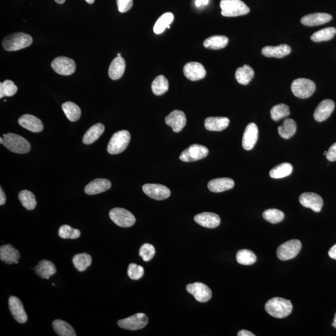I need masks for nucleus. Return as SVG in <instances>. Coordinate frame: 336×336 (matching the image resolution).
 <instances>
[{"label":"nucleus","mask_w":336,"mask_h":336,"mask_svg":"<svg viewBox=\"0 0 336 336\" xmlns=\"http://www.w3.org/2000/svg\"><path fill=\"white\" fill-rule=\"evenodd\" d=\"M265 310L276 318H284L292 313L293 306L290 300L276 297L270 299L265 304Z\"/></svg>","instance_id":"f257e3e1"},{"label":"nucleus","mask_w":336,"mask_h":336,"mask_svg":"<svg viewBox=\"0 0 336 336\" xmlns=\"http://www.w3.org/2000/svg\"><path fill=\"white\" fill-rule=\"evenodd\" d=\"M33 43L31 36L23 33H13L4 38L3 46L7 51H16L29 47Z\"/></svg>","instance_id":"f03ea898"},{"label":"nucleus","mask_w":336,"mask_h":336,"mask_svg":"<svg viewBox=\"0 0 336 336\" xmlns=\"http://www.w3.org/2000/svg\"><path fill=\"white\" fill-rule=\"evenodd\" d=\"M3 145L9 151L18 154L28 153L30 151V143L25 138L15 134V133H7L3 135Z\"/></svg>","instance_id":"7ed1b4c3"},{"label":"nucleus","mask_w":336,"mask_h":336,"mask_svg":"<svg viewBox=\"0 0 336 336\" xmlns=\"http://www.w3.org/2000/svg\"><path fill=\"white\" fill-rule=\"evenodd\" d=\"M222 15L225 17H235L247 15L250 8L241 0H221Z\"/></svg>","instance_id":"20e7f679"},{"label":"nucleus","mask_w":336,"mask_h":336,"mask_svg":"<svg viewBox=\"0 0 336 336\" xmlns=\"http://www.w3.org/2000/svg\"><path fill=\"white\" fill-rule=\"evenodd\" d=\"M131 136L127 130L116 132L110 140L107 151L111 154H118L125 151L129 144Z\"/></svg>","instance_id":"39448f33"},{"label":"nucleus","mask_w":336,"mask_h":336,"mask_svg":"<svg viewBox=\"0 0 336 336\" xmlns=\"http://www.w3.org/2000/svg\"><path fill=\"white\" fill-rule=\"evenodd\" d=\"M291 89L295 96L300 99H307L315 92L316 85L308 78H299L293 81Z\"/></svg>","instance_id":"423d86ee"},{"label":"nucleus","mask_w":336,"mask_h":336,"mask_svg":"<svg viewBox=\"0 0 336 336\" xmlns=\"http://www.w3.org/2000/svg\"><path fill=\"white\" fill-rule=\"evenodd\" d=\"M301 247V243L299 240L296 239L289 240L278 248L276 252L278 258L283 261L294 259L299 253Z\"/></svg>","instance_id":"0eeeda50"},{"label":"nucleus","mask_w":336,"mask_h":336,"mask_svg":"<svg viewBox=\"0 0 336 336\" xmlns=\"http://www.w3.org/2000/svg\"><path fill=\"white\" fill-rule=\"evenodd\" d=\"M110 218L114 223L121 227H130L134 225L136 219L130 212L125 209H112L109 213Z\"/></svg>","instance_id":"6e6552de"},{"label":"nucleus","mask_w":336,"mask_h":336,"mask_svg":"<svg viewBox=\"0 0 336 336\" xmlns=\"http://www.w3.org/2000/svg\"><path fill=\"white\" fill-rule=\"evenodd\" d=\"M149 323V318L144 313H137L129 318L121 319L118 325L124 330L137 331L145 327Z\"/></svg>","instance_id":"1a4fd4ad"},{"label":"nucleus","mask_w":336,"mask_h":336,"mask_svg":"<svg viewBox=\"0 0 336 336\" xmlns=\"http://www.w3.org/2000/svg\"><path fill=\"white\" fill-rule=\"evenodd\" d=\"M209 150L202 145L194 144L190 145L185 151L181 152L180 158L184 162H192L200 160L208 155Z\"/></svg>","instance_id":"9d476101"},{"label":"nucleus","mask_w":336,"mask_h":336,"mask_svg":"<svg viewBox=\"0 0 336 336\" xmlns=\"http://www.w3.org/2000/svg\"><path fill=\"white\" fill-rule=\"evenodd\" d=\"M51 67L56 73L62 75H70L75 73V61L67 57L60 56L54 59Z\"/></svg>","instance_id":"9b49d317"},{"label":"nucleus","mask_w":336,"mask_h":336,"mask_svg":"<svg viewBox=\"0 0 336 336\" xmlns=\"http://www.w3.org/2000/svg\"><path fill=\"white\" fill-rule=\"evenodd\" d=\"M187 290L200 302H206L211 299L212 292L204 283L196 282L187 285Z\"/></svg>","instance_id":"f8f14e48"},{"label":"nucleus","mask_w":336,"mask_h":336,"mask_svg":"<svg viewBox=\"0 0 336 336\" xmlns=\"http://www.w3.org/2000/svg\"><path fill=\"white\" fill-rule=\"evenodd\" d=\"M143 190L148 196L158 201L168 199L171 195V190L168 187L158 184L145 185Z\"/></svg>","instance_id":"ddd939ff"},{"label":"nucleus","mask_w":336,"mask_h":336,"mask_svg":"<svg viewBox=\"0 0 336 336\" xmlns=\"http://www.w3.org/2000/svg\"><path fill=\"white\" fill-rule=\"evenodd\" d=\"M299 201L302 206L319 213L323 206V199L320 195L314 192H304L300 195Z\"/></svg>","instance_id":"4468645a"},{"label":"nucleus","mask_w":336,"mask_h":336,"mask_svg":"<svg viewBox=\"0 0 336 336\" xmlns=\"http://www.w3.org/2000/svg\"><path fill=\"white\" fill-rule=\"evenodd\" d=\"M183 72L186 77L192 81L202 79L206 75V71L203 65L197 62H190L186 64Z\"/></svg>","instance_id":"2eb2a0df"},{"label":"nucleus","mask_w":336,"mask_h":336,"mask_svg":"<svg viewBox=\"0 0 336 336\" xmlns=\"http://www.w3.org/2000/svg\"><path fill=\"white\" fill-rule=\"evenodd\" d=\"M259 129L256 123H250L245 128L242 138V147L245 150H251L257 144Z\"/></svg>","instance_id":"dca6fc26"},{"label":"nucleus","mask_w":336,"mask_h":336,"mask_svg":"<svg viewBox=\"0 0 336 336\" xmlns=\"http://www.w3.org/2000/svg\"><path fill=\"white\" fill-rule=\"evenodd\" d=\"M166 125L172 128L174 132H180L187 124V117L184 112L180 111H174L165 118Z\"/></svg>","instance_id":"f3484780"},{"label":"nucleus","mask_w":336,"mask_h":336,"mask_svg":"<svg viewBox=\"0 0 336 336\" xmlns=\"http://www.w3.org/2000/svg\"><path fill=\"white\" fill-rule=\"evenodd\" d=\"M8 302L9 310L15 320L19 323H25L28 320V316L20 299L17 297H10Z\"/></svg>","instance_id":"a211bd4d"},{"label":"nucleus","mask_w":336,"mask_h":336,"mask_svg":"<svg viewBox=\"0 0 336 336\" xmlns=\"http://www.w3.org/2000/svg\"><path fill=\"white\" fill-rule=\"evenodd\" d=\"M335 107V104L332 100L326 99L322 101L314 111V119L319 122L326 120L332 114Z\"/></svg>","instance_id":"6ab92c4d"},{"label":"nucleus","mask_w":336,"mask_h":336,"mask_svg":"<svg viewBox=\"0 0 336 336\" xmlns=\"http://www.w3.org/2000/svg\"><path fill=\"white\" fill-rule=\"evenodd\" d=\"M18 123L21 127L33 133H39L44 129L42 121L35 116L30 115V114H26L21 116L19 118Z\"/></svg>","instance_id":"aec40b11"},{"label":"nucleus","mask_w":336,"mask_h":336,"mask_svg":"<svg viewBox=\"0 0 336 336\" xmlns=\"http://www.w3.org/2000/svg\"><path fill=\"white\" fill-rule=\"evenodd\" d=\"M195 223L202 227L214 228L221 224V219L218 214L213 213H202L194 217Z\"/></svg>","instance_id":"412c9836"},{"label":"nucleus","mask_w":336,"mask_h":336,"mask_svg":"<svg viewBox=\"0 0 336 336\" xmlns=\"http://www.w3.org/2000/svg\"><path fill=\"white\" fill-rule=\"evenodd\" d=\"M111 181L106 179H97L90 182L85 187V192L88 195L99 194L111 189Z\"/></svg>","instance_id":"4be33fe9"},{"label":"nucleus","mask_w":336,"mask_h":336,"mask_svg":"<svg viewBox=\"0 0 336 336\" xmlns=\"http://www.w3.org/2000/svg\"><path fill=\"white\" fill-rule=\"evenodd\" d=\"M333 16L328 13H316L309 14L301 18L302 25L307 26H316L323 25L332 20Z\"/></svg>","instance_id":"5701e85b"},{"label":"nucleus","mask_w":336,"mask_h":336,"mask_svg":"<svg viewBox=\"0 0 336 336\" xmlns=\"http://www.w3.org/2000/svg\"><path fill=\"white\" fill-rule=\"evenodd\" d=\"M234 185V181L232 179L221 178L209 181L207 187L211 192L218 193L232 189Z\"/></svg>","instance_id":"b1692460"},{"label":"nucleus","mask_w":336,"mask_h":336,"mask_svg":"<svg viewBox=\"0 0 336 336\" xmlns=\"http://www.w3.org/2000/svg\"><path fill=\"white\" fill-rule=\"evenodd\" d=\"M292 49L287 44H281L278 46H265L261 50V53L267 58H282L288 56Z\"/></svg>","instance_id":"393cba45"},{"label":"nucleus","mask_w":336,"mask_h":336,"mask_svg":"<svg viewBox=\"0 0 336 336\" xmlns=\"http://www.w3.org/2000/svg\"><path fill=\"white\" fill-rule=\"evenodd\" d=\"M20 255L12 245H3L0 248V259L6 264L18 263Z\"/></svg>","instance_id":"a878e982"},{"label":"nucleus","mask_w":336,"mask_h":336,"mask_svg":"<svg viewBox=\"0 0 336 336\" xmlns=\"http://www.w3.org/2000/svg\"><path fill=\"white\" fill-rule=\"evenodd\" d=\"M230 120L227 117H208L205 120L204 126L207 130L212 132H221L225 130L229 125Z\"/></svg>","instance_id":"bb28decb"},{"label":"nucleus","mask_w":336,"mask_h":336,"mask_svg":"<svg viewBox=\"0 0 336 336\" xmlns=\"http://www.w3.org/2000/svg\"><path fill=\"white\" fill-rule=\"evenodd\" d=\"M125 61L122 57H117L112 62L109 67V75L112 80H118L122 77L125 71Z\"/></svg>","instance_id":"cd10ccee"},{"label":"nucleus","mask_w":336,"mask_h":336,"mask_svg":"<svg viewBox=\"0 0 336 336\" xmlns=\"http://www.w3.org/2000/svg\"><path fill=\"white\" fill-rule=\"evenodd\" d=\"M56 268L53 263L47 260H42L35 267L36 273L40 278L49 279L56 273Z\"/></svg>","instance_id":"c85d7f7f"},{"label":"nucleus","mask_w":336,"mask_h":336,"mask_svg":"<svg viewBox=\"0 0 336 336\" xmlns=\"http://www.w3.org/2000/svg\"><path fill=\"white\" fill-rule=\"evenodd\" d=\"M105 127L103 124L99 123L93 125L89 130L85 133L83 137V143L85 145H90L97 141L103 134Z\"/></svg>","instance_id":"c756f323"},{"label":"nucleus","mask_w":336,"mask_h":336,"mask_svg":"<svg viewBox=\"0 0 336 336\" xmlns=\"http://www.w3.org/2000/svg\"><path fill=\"white\" fill-rule=\"evenodd\" d=\"M297 130L296 121L292 118L285 119L282 125L278 128L279 135L284 139H290Z\"/></svg>","instance_id":"7c9ffc66"},{"label":"nucleus","mask_w":336,"mask_h":336,"mask_svg":"<svg viewBox=\"0 0 336 336\" xmlns=\"http://www.w3.org/2000/svg\"><path fill=\"white\" fill-rule=\"evenodd\" d=\"M255 73L253 69L248 65H244L238 68L235 72V78L240 84L246 85L254 77Z\"/></svg>","instance_id":"2f4dec72"},{"label":"nucleus","mask_w":336,"mask_h":336,"mask_svg":"<svg viewBox=\"0 0 336 336\" xmlns=\"http://www.w3.org/2000/svg\"><path fill=\"white\" fill-rule=\"evenodd\" d=\"M228 39L224 36H213L207 38L204 41V46L206 48L214 50L223 49L227 46Z\"/></svg>","instance_id":"473e14b6"},{"label":"nucleus","mask_w":336,"mask_h":336,"mask_svg":"<svg viewBox=\"0 0 336 336\" xmlns=\"http://www.w3.org/2000/svg\"><path fill=\"white\" fill-rule=\"evenodd\" d=\"M64 113L67 118L71 121H76L79 120L81 116L80 107L73 102H67L62 106Z\"/></svg>","instance_id":"72a5a7b5"},{"label":"nucleus","mask_w":336,"mask_h":336,"mask_svg":"<svg viewBox=\"0 0 336 336\" xmlns=\"http://www.w3.org/2000/svg\"><path fill=\"white\" fill-rule=\"evenodd\" d=\"M52 326L56 333L60 336H75L74 328L66 321L57 319L52 323Z\"/></svg>","instance_id":"f704fd0d"},{"label":"nucleus","mask_w":336,"mask_h":336,"mask_svg":"<svg viewBox=\"0 0 336 336\" xmlns=\"http://www.w3.org/2000/svg\"><path fill=\"white\" fill-rule=\"evenodd\" d=\"M73 262L75 268L82 272L90 266L92 259L91 256L86 253L78 254L73 257Z\"/></svg>","instance_id":"c9c22d12"},{"label":"nucleus","mask_w":336,"mask_h":336,"mask_svg":"<svg viewBox=\"0 0 336 336\" xmlns=\"http://www.w3.org/2000/svg\"><path fill=\"white\" fill-rule=\"evenodd\" d=\"M19 199L21 204L26 209L32 211L37 206V202L33 193L28 190H23L19 193Z\"/></svg>","instance_id":"e433bc0d"},{"label":"nucleus","mask_w":336,"mask_h":336,"mask_svg":"<svg viewBox=\"0 0 336 336\" xmlns=\"http://www.w3.org/2000/svg\"><path fill=\"white\" fill-rule=\"evenodd\" d=\"M293 166L292 164L288 163H283L273 168L270 171V176L271 178L281 179L287 177L292 173Z\"/></svg>","instance_id":"4c0bfd02"},{"label":"nucleus","mask_w":336,"mask_h":336,"mask_svg":"<svg viewBox=\"0 0 336 336\" xmlns=\"http://www.w3.org/2000/svg\"><path fill=\"white\" fill-rule=\"evenodd\" d=\"M174 20V15L171 13H166L161 16L154 26L153 31L157 35L163 33L166 28L170 26Z\"/></svg>","instance_id":"58836bf2"},{"label":"nucleus","mask_w":336,"mask_h":336,"mask_svg":"<svg viewBox=\"0 0 336 336\" xmlns=\"http://www.w3.org/2000/svg\"><path fill=\"white\" fill-rule=\"evenodd\" d=\"M151 89L154 95H161L165 94L169 89L168 79L164 75L158 76L152 81Z\"/></svg>","instance_id":"ea45409f"},{"label":"nucleus","mask_w":336,"mask_h":336,"mask_svg":"<svg viewBox=\"0 0 336 336\" xmlns=\"http://www.w3.org/2000/svg\"><path fill=\"white\" fill-rule=\"evenodd\" d=\"M336 34V28L329 27L314 33L311 36V39L313 41L316 42L327 41V40L333 39Z\"/></svg>","instance_id":"a19ab883"},{"label":"nucleus","mask_w":336,"mask_h":336,"mask_svg":"<svg viewBox=\"0 0 336 336\" xmlns=\"http://www.w3.org/2000/svg\"><path fill=\"white\" fill-rule=\"evenodd\" d=\"M238 263L244 265H250L256 263L257 257L251 250L243 249L239 250L236 255Z\"/></svg>","instance_id":"79ce46f5"},{"label":"nucleus","mask_w":336,"mask_h":336,"mask_svg":"<svg viewBox=\"0 0 336 336\" xmlns=\"http://www.w3.org/2000/svg\"><path fill=\"white\" fill-rule=\"evenodd\" d=\"M290 114L289 107L284 104L276 105L271 109L270 115L273 120L277 121L287 117Z\"/></svg>","instance_id":"37998d69"},{"label":"nucleus","mask_w":336,"mask_h":336,"mask_svg":"<svg viewBox=\"0 0 336 336\" xmlns=\"http://www.w3.org/2000/svg\"><path fill=\"white\" fill-rule=\"evenodd\" d=\"M263 218L271 224H278L284 219V213L280 210L270 209L263 212Z\"/></svg>","instance_id":"c03bdc74"},{"label":"nucleus","mask_w":336,"mask_h":336,"mask_svg":"<svg viewBox=\"0 0 336 336\" xmlns=\"http://www.w3.org/2000/svg\"><path fill=\"white\" fill-rule=\"evenodd\" d=\"M18 91V87L13 81L6 80L0 83V98L11 97Z\"/></svg>","instance_id":"a18cd8bd"},{"label":"nucleus","mask_w":336,"mask_h":336,"mask_svg":"<svg viewBox=\"0 0 336 336\" xmlns=\"http://www.w3.org/2000/svg\"><path fill=\"white\" fill-rule=\"evenodd\" d=\"M59 235L64 239H76L80 236L79 230L73 228L68 225H62L59 229Z\"/></svg>","instance_id":"49530a36"},{"label":"nucleus","mask_w":336,"mask_h":336,"mask_svg":"<svg viewBox=\"0 0 336 336\" xmlns=\"http://www.w3.org/2000/svg\"><path fill=\"white\" fill-rule=\"evenodd\" d=\"M155 254V249L153 245L149 244H145L140 248V256L145 261H149L153 258Z\"/></svg>","instance_id":"de8ad7c7"},{"label":"nucleus","mask_w":336,"mask_h":336,"mask_svg":"<svg viewBox=\"0 0 336 336\" xmlns=\"http://www.w3.org/2000/svg\"><path fill=\"white\" fill-rule=\"evenodd\" d=\"M128 275L134 280H140L144 275V268L135 263H131L128 268Z\"/></svg>","instance_id":"09e8293b"},{"label":"nucleus","mask_w":336,"mask_h":336,"mask_svg":"<svg viewBox=\"0 0 336 336\" xmlns=\"http://www.w3.org/2000/svg\"><path fill=\"white\" fill-rule=\"evenodd\" d=\"M118 11L120 13H126L132 8L133 0H116Z\"/></svg>","instance_id":"8fccbe9b"},{"label":"nucleus","mask_w":336,"mask_h":336,"mask_svg":"<svg viewBox=\"0 0 336 336\" xmlns=\"http://www.w3.org/2000/svg\"><path fill=\"white\" fill-rule=\"evenodd\" d=\"M326 156L330 161H336V142L329 149Z\"/></svg>","instance_id":"3c124183"},{"label":"nucleus","mask_w":336,"mask_h":336,"mask_svg":"<svg viewBox=\"0 0 336 336\" xmlns=\"http://www.w3.org/2000/svg\"><path fill=\"white\" fill-rule=\"evenodd\" d=\"M6 199V195L1 187V189H0V205L1 206H3V205L5 204Z\"/></svg>","instance_id":"603ef678"},{"label":"nucleus","mask_w":336,"mask_h":336,"mask_svg":"<svg viewBox=\"0 0 336 336\" xmlns=\"http://www.w3.org/2000/svg\"><path fill=\"white\" fill-rule=\"evenodd\" d=\"M329 256L331 259L336 260V244L334 245L329 251Z\"/></svg>","instance_id":"864d4df0"},{"label":"nucleus","mask_w":336,"mask_h":336,"mask_svg":"<svg viewBox=\"0 0 336 336\" xmlns=\"http://www.w3.org/2000/svg\"><path fill=\"white\" fill-rule=\"evenodd\" d=\"M237 336H255L256 335L250 332L249 331L246 330H241L237 334Z\"/></svg>","instance_id":"5fc2aeb1"},{"label":"nucleus","mask_w":336,"mask_h":336,"mask_svg":"<svg viewBox=\"0 0 336 336\" xmlns=\"http://www.w3.org/2000/svg\"><path fill=\"white\" fill-rule=\"evenodd\" d=\"M195 6L197 7L201 6L202 4V0H196V1H195Z\"/></svg>","instance_id":"6e6d98bb"},{"label":"nucleus","mask_w":336,"mask_h":336,"mask_svg":"<svg viewBox=\"0 0 336 336\" xmlns=\"http://www.w3.org/2000/svg\"><path fill=\"white\" fill-rule=\"evenodd\" d=\"M332 326L334 328L336 329V313L335 314V319H334Z\"/></svg>","instance_id":"4d7b16f0"},{"label":"nucleus","mask_w":336,"mask_h":336,"mask_svg":"<svg viewBox=\"0 0 336 336\" xmlns=\"http://www.w3.org/2000/svg\"><path fill=\"white\" fill-rule=\"evenodd\" d=\"M55 1L58 4H63L66 1V0H55Z\"/></svg>","instance_id":"13d9d810"},{"label":"nucleus","mask_w":336,"mask_h":336,"mask_svg":"<svg viewBox=\"0 0 336 336\" xmlns=\"http://www.w3.org/2000/svg\"><path fill=\"white\" fill-rule=\"evenodd\" d=\"M202 4L207 5L209 3V0H202Z\"/></svg>","instance_id":"bf43d9fd"},{"label":"nucleus","mask_w":336,"mask_h":336,"mask_svg":"<svg viewBox=\"0 0 336 336\" xmlns=\"http://www.w3.org/2000/svg\"><path fill=\"white\" fill-rule=\"evenodd\" d=\"M85 1L89 4H93L94 3L95 0H85Z\"/></svg>","instance_id":"052dcab7"},{"label":"nucleus","mask_w":336,"mask_h":336,"mask_svg":"<svg viewBox=\"0 0 336 336\" xmlns=\"http://www.w3.org/2000/svg\"><path fill=\"white\" fill-rule=\"evenodd\" d=\"M3 138H0V143H1V144H3Z\"/></svg>","instance_id":"680f3d73"},{"label":"nucleus","mask_w":336,"mask_h":336,"mask_svg":"<svg viewBox=\"0 0 336 336\" xmlns=\"http://www.w3.org/2000/svg\"><path fill=\"white\" fill-rule=\"evenodd\" d=\"M118 57H121V54L120 53L118 54Z\"/></svg>","instance_id":"e2e57ef3"}]
</instances>
